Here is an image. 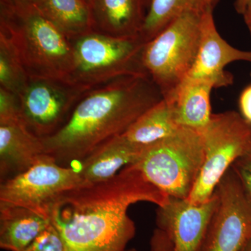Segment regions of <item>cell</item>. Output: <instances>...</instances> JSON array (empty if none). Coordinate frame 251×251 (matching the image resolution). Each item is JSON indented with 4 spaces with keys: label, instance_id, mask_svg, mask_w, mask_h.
Masks as SVG:
<instances>
[{
    "label": "cell",
    "instance_id": "23",
    "mask_svg": "<svg viewBox=\"0 0 251 251\" xmlns=\"http://www.w3.org/2000/svg\"><path fill=\"white\" fill-rule=\"evenodd\" d=\"M20 122L23 120L19 96L0 87V125Z\"/></svg>",
    "mask_w": 251,
    "mask_h": 251
},
{
    "label": "cell",
    "instance_id": "2",
    "mask_svg": "<svg viewBox=\"0 0 251 251\" xmlns=\"http://www.w3.org/2000/svg\"><path fill=\"white\" fill-rule=\"evenodd\" d=\"M163 99L148 75L122 77L92 89L77 102L64 125L42 138L46 154L61 166L80 163L102 144L125 133Z\"/></svg>",
    "mask_w": 251,
    "mask_h": 251
},
{
    "label": "cell",
    "instance_id": "25",
    "mask_svg": "<svg viewBox=\"0 0 251 251\" xmlns=\"http://www.w3.org/2000/svg\"><path fill=\"white\" fill-rule=\"evenodd\" d=\"M150 247L151 251H173V244L169 238L158 228L153 231L150 240Z\"/></svg>",
    "mask_w": 251,
    "mask_h": 251
},
{
    "label": "cell",
    "instance_id": "31",
    "mask_svg": "<svg viewBox=\"0 0 251 251\" xmlns=\"http://www.w3.org/2000/svg\"><path fill=\"white\" fill-rule=\"evenodd\" d=\"M151 0H145V1H146V4L148 5V8L149 7V5H150V2H151Z\"/></svg>",
    "mask_w": 251,
    "mask_h": 251
},
{
    "label": "cell",
    "instance_id": "22",
    "mask_svg": "<svg viewBox=\"0 0 251 251\" xmlns=\"http://www.w3.org/2000/svg\"><path fill=\"white\" fill-rule=\"evenodd\" d=\"M23 251H68V249L62 234L50 223Z\"/></svg>",
    "mask_w": 251,
    "mask_h": 251
},
{
    "label": "cell",
    "instance_id": "30",
    "mask_svg": "<svg viewBox=\"0 0 251 251\" xmlns=\"http://www.w3.org/2000/svg\"><path fill=\"white\" fill-rule=\"evenodd\" d=\"M240 251H251V236L248 239L247 242L245 243Z\"/></svg>",
    "mask_w": 251,
    "mask_h": 251
},
{
    "label": "cell",
    "instance_id": "4",
    "mask_svg": "<svg viewBox=\"0 0 251 251\" xmlns=\"http://www.w3.org/2000/svg\"><path fill=\"white\" fill-rule=\"evenodd\" d=\"M201 130L181 126L144 149L133 166L168 197L187 199L204 163Z\"/></svg>",
    "mask_w": 251,
    "mask_h": 251
},
{
    "label": "cell",
    "instance_id": "3",
    "mask_svg": "<svg viewBox=\"0 0 251 251\" xmlns=\"http://www.w3.org/2000/svg\"><path fill=\"white\" fill-rule=\"evenodd\" d=\"M0 36L12 47L29 80L70 83L71 41L37 8L16 10L0 4Z\"/></svg>",
    "mask_w": 251,
    "mask_h": 251
},
{
    "label": "cell",
    "instance_id": "19",
    "mask_svg": "<svg viewBox=\"0 0 251 251\" xmlns=\"http://www.w3.org/2000/svg\"><path fill=\"white\" fill-rule=\"evenodd\" d=\"M221 0H151L140 37L151 41L176 18L186 13L214 12Z\"/></svg>",
    "mask_w": 251,
    "mask_h": 251
},
{
    "label": "cell",
    "instance_id": "6",
    "mask_svg": "<svg viewBox=\"0 0 251 251\" xmlns=\"http://www.w3.org/2000/svg\"><path fill=\"white\" fill-rule=\"evenodd\" d=\"M203 15H181L144 47V69L164 99L173 97L194 65L201 44Z\"/></svg>",
    "mask_w": 251,
    "mask_h": 251
},
{
    "label": "cell",
    "instance_id": "18",
    "mask_svg": "<svg viewBox=\"0 0 251 251\" xmlns=\"http://www.w3.org/2000/svg\"><path fill=\"white\" fill-rule=\"evenodd\" d=\"M180 127L175 119L173 102L163 98L147 110L122 135L130 143L145 148L168 138Z\"/></svg>",
    "mask_w": 251,
    "mask_h": 251
},
{
    "label": "cell",
    "instance_id": "1",
    "mask_svg": "<svg viewBox=\"0 0 251 251\" xmlns=\"http://www.w3.org/2000/svg\"><path fill=\"white\" fill-rule=\"evenodd\" d=\"M169 198L131 164L108 181L65 193L50 220L68 251H126L136 231L128 215L130 206L147 202L162 206Z\"/></svg>",
    "mask_w": 251,
    "mask_h": 251
},
{
    "label": "cell",
    "instance_id": "8",
    "mask_svg": "<svg viewBox=\"0 0 251 251\" xmlns=\"http://www.w3.org/2000/svg\"><path fill=\"white\" fill-rule=\"evenodd\" d=\"M81 186L77 168L61 166L45 155L24 173L1 181L0 204L21 206L50 220L56 202Z\"/></svg>",
    "mask_w": 251,
    "mask_h": 251
},
{
    "label": "cell",
    "instance_id": "12",
    "mask_svg": "<svg viewBox=\"0 0 251 251\" xmlns=\"http://www.w3.org/2000/svg\"><path fill=\"white\" fill-rule=\"evenodd\" d=\"M239 61L251 62V51L242 50L229 45L220 35L213 12L203 15L197 57L186 79L208 81L215 89L227 87L233 84L234 77L225 70V67Z\"/></svg>",
    "mask_w": 251,
    "mask_h": 251
},
{
    "label": "cell",
    "instance_id": "13",
    "mask_svg": "<svg viewBox=\"0 0 251 251\" xmlns=\"http://www.w3.org/2000/svg\"><path fill=\"white\" fill-rule=\"evenodd\" d=\"M42 138L23 122L0 125V175L1 181L24 173L45 156Z\"/></svg>",
    "mask_w": 251,
    "mask_h": 251
},
{
    "label": "cell",
    "instance_id": "27",
    "mask_svg": "<svg viewBox=\"0 0 251 251\" xmlns=\"http://www.w3.org/2000/svg\"><path fill=\"white\" fill-rule=\"evenodd\" d=\"M38 0H0V4L16 10L36 7Z\"/></svg>",
    "mask_w": 251,
    "mask_h": 251
},
{
    "label": "cell",
    "instance_id": "26",
    "mask_svg": "<svg viewBox=\"0 0 251 251\" xmlns=\"http://www.w3.org/2000/svg\"><path fill=\"white\" fill-rule=\"evenodd\" d=\"M239 105L241 115L251 125V85L243 90L239 97Z\"/></svg>",
    "mask_w": 251,
    "mask_h": 251
},
{
    "label": "cell",
    "instance_id": "11",
    "mask_svg": "<svg viewBox=\"0 0 251 251\" xmlns=\"http://www.w3.org/2000/svg\"><path fill=\"white\" fill-rule=\"evenodd\" d=\"M219 202L215 191L202 203L170 197L166 204L158 206L157 228L168 236L173 251H202L209 225Z\"/></svg>",
    "mask_w": 251,
    "mask_h": 251
},
{
    "label": "cell",
    "instance_id": "32",
    "mask_svg": "<svg viewBox=\"0 0 251 251\" xmlns=\"http://www.w3.org/2000/svg\"><path fill=\"white\" fill-rule=\"evenodd\" d=\"M126 251H138V250H136L135 249H128V250H126Z\"/></svg>",
    "mask_w": 251,
    "mask_h": 251
},
{
    "label": "cell",
    "instance_id": "20",
    "mask_svg": "<svg viewBox=\"0 0 251 251\" xmlns=\"http://www.w3.org/2000/svg\"><path fill=\"white\" fill-rule=\"evenodd\" d=\"M36 8L69 40L93 30L85 0H38Z\"/></svg>",
    "mask_w": 251,
    "mask_h": 251
},
{
    "label": "cell",
    "instance_id": "5",
    "mask_svg": "<svg viewBox=\"0 0 251 251\" xmlns=\"http://www.w3.org/2000/svg\"><path fill=\"white\" fill-rule=\"evenodd\" d=\"M70 41L73 85L94 89L122 77L148 75L143 65L146 43L140 36L115 37L92 30Z\"/></svg>",
    "mask_w": 251,
    "mask_h": 251
},
{
    "label": "cell",
    "instance_id": "29",
    "mask_svg": "<svg viewBox=\"0 0 251 251\" xmlns=\"http://www.w3.org/2000/svg\"><path fill=\"white\" fill-rule=\"evenodd\" d=\"M249 0H236L234 3V7L238 14H243L245 11L246 6L249 2Z\"/></svg>",
    "mask_w": 251,
    "mask_h": 251
},
{
    "label": "cell",
    "instance_id": "34",
    "mask_svg": "<svg viewBox=\"0 0 251 251\" xmlns=\"http://www.w3.org/2000/svg\"></svg>",
    "mask_w": 251,
    "mask_h": 251
},
{
    "label": "cell",
    "instance_id": "7",
    "mask_svg": "<svg viewBox=\"0 0 251 251\" xmlns=\"http://www.w3.org/2000/svg\"><path fill=\"white\" fill-rule=\"evenodd\" d=\"M201 132L204 163L187 198L196 204L209 201L234 162L251 152V125L239 112L229 110L212 114Z\"/></svg>",
    "mask_w": 251,
    "mask_h": 251
},
{
    "label": "cell",
    "instance_id": "21",
    "mask_svg": "<svg viewBox=\"0 0 251 251\" xmlns=\"http://www.w3.org/2000/svg\"><path fill=\"white\" fill-rule=\"evenodd\" d=\"M29 80L12 47L0 36V87L19 95Z\"/></svg>",
    "mask_w": 251,
    "mask_h": 251
},
{
    "label": "cell",
    "instance_id": "28",
    "mask_svg": "<svg viewBox=\"0 0 251 251\" xmlns=\"http://www.w3.org/2000/svg\"><path fill=\"white\" fill-rule=\"evenodd\" d=\"M242 15L244 16V21H245L251 35V0H249L247 6H246L245 11Z\"/></svg>",
    "mask_w": 251,
    "mask_h": 251
},
{
    "label": "cell",
    "instance_id": "15",
    "mask_svg": "<svg viewBox=\"0 0 251 251\" xmlns=\"http://www.w3.org/2000/svg\"><path fill=\"white\" fill-rule=\"evenodd\" d=\"M144 149L130 143L123 135L102 144L86 157L77 168L83 186L108 181L125 167L139 159Z\"/></svg>",
    "mask_w": 251,
    "mask_h": 251
},
{
    "label": "cell",
    "instance_id": "33",
    "mask_svg": "<svg viewBox=\"0 0 251 251\" xmlns=\"http://www.w3.org/2000/svg\"><path fill=\"white\" fill-rule=\"evenodd\" d=\"M86 1H87V4H88V1H89V0H85Z\"/></svg>",
    "mask_w": 251,
    "mask_h": 251
},
{
    "label": "cell",
    "instance_id": "24",
    "mask_svg": "<svg viewBox=\"0 0 251 251\" xmlns=\"http://www.w3.org/2000/svg\"><path fill=\"white\" fill-rule=\"evenodd\" d=\"M231 168L237 175L248 201L251 204V152L237 159Z\"/></svg>",
    "mask_w": 251,
    "mask_h": 251
},
{
    "label": "cell",
    "instance_id": "17",
    "mask_svg": "<svg viewBox=\"0 0 251 251\" xmlns=\"http://www.w3.org/2000/svg\"><path fill=\"white\" fill-rule=\"evenodd\" d=\"M50 223L25 208L0 204V248L24 251Z\"/></svg>",
    "mask_w": 251,
    "mask_h": 251
},
{
    "label": "cell",
    "instance_id": "16",
    "mask_svg": "<svg viewBox=\"0 0 251 251\" xmlns=\"http://www.w3.org/2000/svg\"><path fill=\"white\" fill-rule=\"evenodd\" d=\"M215 87L210 82L186 79L171 99L176 123L181 126L202 130L212 116L211 91Z\"/></svg>",
    "mask_w": 251,
    "mask_h": 251
},
{
    "label": "cell",
    "instance_id": "9",
    "mask_svg": "<svg viewBox=\"0 0 251 251\" xmlns=\"http://www.w3.org/2000/svg\"><path fill=\"white\" fill-rule=\"evenodd\" d=\"M92 90L54 80H29L19 94L23 122L41 138L59 130L77 102Z\"/></svg>",
    "mask_w": 251,
    "mask_h": 251
},
{
    "label": "cell",
    "instance_id": "10",
    "mask_svg": "<svg viewBox=\"0 0 251 251\" xmlns=\"http://www.w3.org/2000/svg\"><path fill=\"white\" fill-rule=\"evenodd\" d=\"M216 191L219 202L202 251H240L251 236V204L232 168Z\"/></svg>",
    "mask_w": 251,
    "mask_h": 251
},
{
    "label": "cell",
    "instance_id": "14",
    "mask_svg": "<svg viewBox=\"0 0 251 251\" xmlns=\"http://www.w3.org/2000/svg\"><path fill=\"white\" fill-rule=\"evenodd\" d=\"M92 29L115 37H135L143 29L145 0H89Z\"/></svg>",
    "mask_w": 251,
    "mask_h": 251
}]
</instances>
